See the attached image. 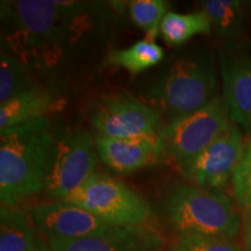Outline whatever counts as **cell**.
Listing matches in <instances>:
<instances>
[{
	"label": "cell",
	"instance_id": "1",
	"mask_svg": "<svg viewBox=\"0 0 251 251\" xmlns=\"http://www.w3.org/2000/svg\"><path fill=\"white\" fill-rule=\"evenodd\" d=\"M54 144L48 118L1 130V207H15L27 198L45 190Z\"/></svg>",
	"mask_w": 251,
	"mask_h": 251
},
{
	"label": "cell",
	"instance_id": "2",
	"mask_svg": "<svg viewBox=\"0 0 251 251\" xmlns=\"http://www.w3.org/2000/svg\"><path fill=\"white\" fill-rule=\"evenodd\" d=\"M166 219L178 235L197 234L233 241L243 222L233 200L224 191L192 184L172 187L164 202Z\"/></svg>",
	"mask_w": 251,
	"mask_h": 251
},
{
	"label": "cell",
	"instance_id": "3",
	"mask_svg": "<svg viewBox=\"0 0 251 251\" xmlns=\"http://www.w3.org/2000/svg\"><path fill=\"white\" fill-rule=\"evenodd\" d=\"M151 101L172 122L199 111L216 97V78L212 61L177 59L150 89Z\"/></svg>",
	"mask_w": 251,
	"mask_h": 251
},
{
	"label": "cell",
	"instance_id": "4",
	"mask_svg": "<svg viewBox=\"0 0 251 251\" xmlns=\"http://www.w3.org/2000/svg\"><path fill=\"white\" fill-rule=\"evenodd\" d=\"M63 201L86 209L111 227L142 226L151 216L150 205L140 193L100 172L91 176Z\"/></svg>",
	"mask_w": 251,
	"mask_h": 251
},
{
	"label": "cell",
	"instance_id": "5",
	"mask_svg": "<svg viewBox=\"0 0 251 251\" xmlns=\"http://www.w3.org/2000/svg\"><path fill=\"white\" fill-rule=\"evenodd\" d=\"M90 7L91 4L77 1H2L1 18L34 39L62 42L69 31L87 28L83 24Z\"/></svg>",
	"mask_w": 251,
	"mask_h": 251
},
{
	"label": "cell",
	"instance_id": "6",
	"mask_svg": "<svg viewBox=\"0 0 251 251\" xmlns=\"http://www.w3.org/2000/svg\"><path fill=\"white\" fill-rule=\"evenodd\" d=\"M231 124L225 99L216 97L199 111L169 122L161 130L166 157L178 168L192 161L202 150L228 129Z\"/></svg>",
	"mask_w": 251,
	"mask_h": 251
},
{
	"label": "cell",
	"instance_id": "7",
	"mask_svg": "<svg viewBox=\"0 0 251 251\" xmlns=\"http://www.w3.org/2000/svg\"><path fill=\"white\" fill-rule=\"evenodd\" d=\"M97 149L92 136L84 130L69 133L55 141L45 190L63 200L96 174Z\"/></svg>",
	"mask_w": 251,
	"mask_h": 251
},
{
	"label": "cell",
	"instance_id": "8",
	"mask_svg": "<svg viewBox=\"0 0 251 251\" xmlns=\"http://www.w3.org/2000/svg\"><path fill=\"white\" fill-rule=\"evenodd\" d=\"M99 135L113 139H139L161 134V114L128 93L103 97L90 115Z\"/></svg>",
	"mask_w": 251,
	"mask_h": 251
},
{
	"label": "cell",
	"instance_id": "9",
	"mask_svg": "<svg viewBox=\"0 0 251 251\" xmlns=\"http://www.w3.org/2000/svg\"><path fill=\"white\" fill-rule=\"evenodd\" d=\"M244 152L246 144L242 134L236 126L231 125L179 170L194 186L209 191H222L233 178Z\"/></svg>",
	"mask_w": 251,
	"mask_h": 251
},
{
	"label": "cell",
	"instance_id": "10",
	"mask_svg": "<svg viewBox=\"0 0 251 251\" xmlns=\"http://www.w3.org/2000/svg\"><path fill=\"white\" fill-rule=\"evenodd\" d=\"M30 215L49 241L79 240L103 234L111 228L86 209L63 200L34 206Z\"/></svg>",
	"mask_w": 251,
	"mask_h": 251
},
{
	"label": "cell",
	"instance_id": "11",
	"mask_svg": "<svg viewBox=\"0 0 251 251\" xmlns=\"http://www.w3.org/2000/svg\"><path fill=\"white\" fill-rule=\"evenodd\" d=\"M94 143L103 164L120 175L159 164L166 158L165 147L159 135L139 139H113L97 135Z\"/></svg>",
	"mask_w": 251,
	"mask_h": 251
},
{
	"label": "cell",
	"instance_id": "12",
	"mask_svg": "<svg viewBox=\"0 0 251 251\" xmlns=\"http://www.w3.org/2000/svg\"><path fill=\"white\" fill-rule=\"evenodd\" d=\"M54 251H163L164 240L149 226L111 227L103 234L74 241H49Z\"/></svg>",
	"mask_w": 251,
	"mask_h": 251
},
{
	"label": "cell",
	"instance_id": "13",
	"mask_svg": "<svg viewBox=\"0 0 251 251\" xmlns=\"http://www.w3.org/2000/svg\"><path fill=\"white\" fill-rule=\"evenodd\" d=\"M224 99L231 121L251 134V57L224 50L220 54Z\"/></svg>",
	"mask_w": 251,
	"mask_h": 251
},
{
	"label": "cell",
	"instance_id": "14",
	"mask_svg": "<svg viewBox=\"0 0 251 251\" xmlns=\"http://www.w3.org/2000/svg\"><path fill=\"white\" fill-rule=\"evenodd\" d=\"M63 105L62 99L50 91L31 87L0 105V130L47 118Z\"/></svg>",
	"mask_w": 251,
	"mask_h": 251
},
{
	"label": "cell",
	"instance_id": "15",
	"mask_svg": "<svg viewBox=\"0 0 251 251\" xmlns=\"http://www.w3.org/2000/svg\"><path fill=\"white\" fill-rule=\"evenodd\" d=\"M37 241L31 221L24 209L1 207L0 251H33Z\"/></svg>",
	"mask_w": 251,
	"mask_h": 251
},
{
	"label": "cell",
	"instance_id": "16",
	"mask_svg": "<svg viewBox=\"0 0 251 251\" xmlns=\"http://www.w3.org/2000/svg\"><path fill=\"white\" fill-rule=\"evenodd\" d=\"M212 24L205 12L179 14L168 12L161 25L163 39L170 46H180L194 35L211 33Z\"/></svg>",
	"mask_w": 251,
	"mask_h": 251
},
{
	"label": "cell",
	"instance_id": "17",
	"mask_svg": "<svg viewBox=\"0 0 251 251\" xmlns=\"http://www.w3.org/2000/svg\"><path fill=\"white\" fill-rule=\"evenodd\" d=\"M202 7L212 26L222 39L234 41L242 35L244 13L241 2L234 0H207L202 1Z\"/></svg>",
	"mask_w": 251,
	"mask_h": 251
},
{
	"label": "cell",
	"instance_id": "18",
	"mask_svg": "<svg viewBox=\"0 0 251 251\" xmlns=\"http://www.w3.org/2000/svg\"><path fill=\"white\" fill-rule=\"evenodd\" d=\"M164 58V50L149 40L137 41L129 48L113 50L109 52L107 63L126 69L137 75L147 69L155 67Z\"/></svg>",
	"mask_w": 251,
	"mask_h": 251
},
{
	"label": "cell",
	"instance_id": "19",
	"mask_svg": "<svg viewBox=\"0 0 251 251\" xmlns=\"http://www.w3.org/2000/svg\"><path fill=\"white\" fill-rule=\"evenodd\" d=\"M28 70L15 56L2 52L0 57V105L7 102L24 91L29 90Z\"/></svg>",
	"mask_w": 251,
	"mask_h": 251
},
{
	"label": "cell",
	"instance_id": "20",
	"mask_svg": "<svg viewBox=\"0 0 251 251\" xmlns=\"http://www.w3.org/2000/svg\"><path fill=\"white\" fill-rule=\"evenodd\" d=\"M168 7L169 4L163 0H135L130 2L129 13L134 24L146 31L147 40L155 42Z\"/></svg>",
	"mask_w": 251,
	"mask_h": 251
},
{
	"label": "cell",
	"instance_id": "21",
	"mask_svg": "<svg viewBox=\"0 0 251 251\" xmlns=\"http://www.w3.org/2000/svg\"><path fill=\"white\" fill-rule=\"evenodd\" d=\"M174 251H244L233 241L197 234L178 235Z\"/></svg>",
	"mask_w": 251,
	"mask_h": 251
},
{
	"label": "cell",
	"instance_id": "22",
	"mask_svg": "<svg viewBox=\"0 0 251 251\" xmlns=\"http://www.w3.org/2000/svg\"><path fill=\"white\" fill-rule=\"evenodd\" d=\"M249 135V141L246 146V152L231 178L233 194L238 206L243 202L244 198L251 187V134Z\"/></svg>",
	"mask_w": 251,
	"mask_h": 251
},
{
	"label": "cell",
	"instance_id": "23",
	"mask_svg": "<svg viewBox=\"0 0 251 251\" xmlns=\"http://www.w3.org/2000/svg\"><path fill=\"white\" fill-rule=\"evenodd\" d=\"M242 228L244 250L251 251V211H243Z\"/></svg>",
	"mask_w": 251,
	"mask_h": 251
},
{
	"label": "cell",
	"instance_id": "24",
	"mask_svg": "<svg viewBox=\"0 0 251 251\" xmlns=\"http://www.w3.org/2000/svg\"><path fill=\"white\" fill-rule=\"evenodd\" d=\"M240 207L243 209V211H251V187L249 192L247 193L246 198H244L243 202L240 205Z\"/></svg>",
	"mask_w": 251,
	"mask_h": 251
},
{
	"label": "cell",
	"instance_id": "25",
	"mask_svg": "<svg viewBox=\"0 0 251 251\" xmlns=\"http://www.w3.org/2000/svg\"><path fill=\"white\" fill-rule=\"evenodd\" d=\"M33 251H54V250H52L51 248H50L49 244H47L45 241L39 240L36 243L35 249H34Z\"/></svg>",
	"mask_w": 251,
	"mask_h": 251
}]
</instances>
